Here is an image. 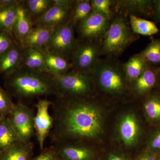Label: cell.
Returning a JSON list of instances; mask_svg holds the SVG:
<instances>
[{
	"mask_svg": "<svg viewBox=\"0 0 160 160\" xmlns=\"http://www.w3.org/2000/svg\"><path fill=\"white\" fill-rule=\"evenodd\" d=\"M18 2L17 0H0V9L11 6Z\"/></svg>",
	"mask_w": 160,
	"mask_h": 160,
	"instance_id": "obj_38",
	"label": "cell"
},
{
	"mask_svg": "<svg viewBox=\"0 0 160 160\" xmlns=\"http://www.w3.org/2000/svg\"><path fill=\"white\" fill-rule=\"evenodd\" d=\"M33 144L18 141L0 152V160H31Z\"/></svg>",
	"mask_w": 160,
	"mask_h": 160,
	"instance_id": "obj_19",
	"label": "cell"
},
{
	"mask_svg": "<svg viewBox=\"0 0 160 160\" xmlns=\"http://www.w3.org/2000/svg\"><path fill=\"white\" fill-rule=\"evenodd\" d=\"M23 48L17 43L0 57V74L9 76L21 68Z\"/></svg>",
	"mask_w": 160,
	"mask_h": 160,
	"instance_id": "obj_14",
	"label": "cell"
},
{
	"mask_svg": "<svg viewBox=\"0 0 160 160\" xmlns=\"http://www.w3.org/2000/svg\"><path fill=\"white\" fill-rule=\"evenodd\" d=\"M129 23L132 30L136 34L150 36L157 33L159 31L157 26L153 22L133 15H129Z\"/></svg>",
	"mask_w": 160,
	"mask_h": 160,
	"instance_id": "obj_24",
	"label": "cell"
},
{
	"mask_svg": "<svg viewBox=\"0 0 160 160\" xmlns=\"http://www.w3.org/2000/svg\"><path fill=\"white\" fill-rule=\"evenodd\" d=\"M18 141L8 117L0 116V152Z\"/></svg>",
	"mask_w": 160,
	"mask_h": 160,
	"instance_id": "obj_23",
	"label": "cell"
},
{
	"mask_svg": "<svg viewBox=\"0 0 160 160\" xmlns=\"http://www.w3.org/2000/svg\"><path fill=\"white\" fill-rule=\"evenodd\" d=\"M138 36L132 30L125 16H117L110 24L101 44L102 54L118 57L135 41Z\"/></svg>",
	"mask_w": 160,
	"mask_h": 160,
	"instance_id": "obj_3",
	"label": "cell"
},
{
	"mask_svg": "<svg viewBox=\"0 0 160 160\" xmlns=\"http://www.w3.org/2000/svg\"><path fill=\"white\" fill-rule=\"evenodd\" d=\"M90 1L89 0L75 1L72 9L70 21L72 24L77 25L80 22L88 16L92 11Z\"/></svg>",
	"mask_w": 160,
	"mask_h": 160,
	"instance_id": "obj_26",
	"label": "cell"
},
{
	"mask_svg": "<svg viewBox=\"0 0 160 160\" xmlns=\"http://www.w3.org/2000/svg\"><path fill=\"white\" fill-rule=\"evenodd\" d=\"M53 4L63 7L72 8L75 1L72 0H52Z\"/></svg>",
	"mask_w": 160,
	"mask_h": 160,
	"instance_id": "obj_35",
	"label": "cell"
},
{
	"mask_svg": "<svg viewBox=\"0 0 160 160\" xmlns=\"http://www.w3.org/2000/svg\"><path fill=\"white\" fill-rule=\"evenodd\" d=\"M107 160H128L126 158L120 155L116 154V153H112L109 155Z\"/></svg>",
	"mask_w": 160,
	"mask_h": 160,
	"instance_id": "obj_39",
	"label": "cell"
},
{
	"mask_svg": "<svg viewBox=\"0 0 160 160\" xmlns=\"http://www.w3.org/2000/svg\"><path fill=\"white\" fill-rule=\"evenodd\" d=\"M52 102L46 99L38 100L35 106L36 114L34 118L35 135L40 149H44L46 138L49 136L53 125V119L49 113V108Z\"/></svg>",
	"mask_w": 160,
	"mask_h": 160,
	"instance_id": "obj_10",
	"label": "cell"
},
{
	"mask_svg": "<svg viewBox=\"0 0 160 160\" xmlns=\"http://www.w3.org/2000/svg\"><path fill=\"white\" fill-rule=\"evenodd\" d=\"M149 65L141 53L132 56L126 63L122 64L126 79L134 82Z\"/></svg>",
	"mask_w": 160,
	"mask_h": 160,
	"instance_id": "obj_21",
	"label": "cell"
},
{
	"mask_svg": "<svg viewBox=\"0 0 160 160\" xmlns=\"http://www.w3.org/2000/svg\"><path fill=\"white\" fill-rule=\"evenodd\" d=\"M90 3L92 9L105 15L111 19L112 12L111 6L113 2V1L110 0H91Z\"/></svg>",
	"mask_w": 160,
	"mask_h": 160,
	"instance_id": "obj_31",
	"label": "cell"
},
{
	"mask_svg": "<svg viewBox=\"0 0 160 160\" xmlns=\"http://www.w3.org/2000/svg\"><path fill=\"white\" fill-rule=\"evenodd\" d=\"M54 78L60 95L79 98L87 96L91 91L90 73L73 70Z\"/></svg>",
	"mask_w": 160,
	"mask_h": 160,
	"instance_id": "obj_5",
	"label": "cell"
},
{
	"mask_svg": "<svg viewBox=\"0 0 160 160\" xmlns=\"http://www.w3.org/2000/svg\"><path fill=\"white\" fill-rule=\"evenodd\" d=\"M91 74L99 86L107 92L118 94L125 89L126 75L122 65L118 62L110 59H99Z\"/></svg>",
	"mask_w": 160,
	"mask_h": 160,
	"instance_id": "obj_4",
	"label": "cell"
},
{
	"mask_svg": "<svg viewBox=\"0 0 160 160\" xmlns=\"http://www.w3.org/2000/svg\"><path fill=\"white\" fill-rule=\"evenodd\" d=\"M48 73L53 77L65 74L72 68L69 59L49 51L46 47L42 48Z\"/></svg>",
	"mask_w": 160,
	"mask_h": 160,
	"instance_id": "obj_16",
	"label": "cell"
},
{
	"mask_svg": "<svg viewBox=\"0 0 160 160\" xmlns=\"http://www.w3.org/2000/svg\"><path fill=\"white\" fill-rule=\"evenodd\" d=\"M31 160H59L57 151L54 146L44 149L39 155Z\"/></svg>",
	"mask_w": 160,
	"mask_h": 160,
	"instance_id": "obj_33",
	"label": "cell"
},
{
	"mask_svg": "<svg viewBox=\"0 0 160 160\" xmlns=\"http://www.w3.org/2000/svg\"><path fill=\"white\" fill-rule=\"evenodd\" d=\"M33 27L32 18L26 8L25 1H19L16 19L12 31L13 38L16 42L21 46Z\"/></svg>",
	"mask_w": 160,
	"mask_h": 160,
	"instance_id": "obj_12",
	"label": "cell"
},
{
	"mask_svg": "<svg viewBox=\"0 0 160 160\" xmlns=\"http://www.w3.org/2000/svg\"><path fill=\"white\" fill-rule=\"evenodd\" d=\"M146 116L151 122L160 123V96H151L144 104Z\"/></svg>",
	"mask_w": 160,
	"mask_h": 160,
	"instance_id": "obj_28",
	"label": "cell"
},
{
	"mask_svg": "<svg viewBox=\"0 0 160 160\" xmlns=\"http://www.w3.org/2000/svg\"><path fill=\"white\" fill-rule=\"evenodd\" d=\"M102 54L98 41L81 40L77 44L71 58L73 70L91 74Z\"/></svg>",
	"mask_w": 160,
	"mask_h": 160,
	"instance_id": "obj_7",
	"label": "cell"
},
{
	"mask_svg": "<svg viewBox=\"0 0 160 160\" xmlns=\"http://www.w3.org/2000/svg\"><path fill=\"white\" fill-rule=\"evenodd\" d=\"M110 19L105 15L92 10L78 24V31L82 40L98 41L103 38L110 25Z\"/></svg>",
	"mask_w": 160,
	"mask_h": 160,
	"instance_id": "obj_9",
	"label": "cell"
},
{
	"mask_svg": "<svg viewBox=\"0 0 160 160\" xmlns=\"http://www.w3.org/2000/svg\"><path fill=\"white\" fill-rule=\"evenodd\" d=\"M6 77L7 85L21 99L61 95L54 77L47 72L22 68Z\"/></svg>",
	"mask_w": 160,
	"mask_h": 160,
	"instance_id": "obj_2",
	"label": "cell"
},
{
	"mask_svg": "<svg viewBox=\"0 0 160 160\" xmlns=\"http://www.w3.org/2000/svg\"><path fill=\"white\" fill-rule=\"evenodd\" d=\"M158 80H159L160 82V71L159 72L158 77Z\"/></svg>",
	"mask_w": 160,
	"mask_h": 160,
	"instance_id": "obj_40",
	"label": "cell"
},
{
	"mask_svg": "<svg viewBox=\"0 0 160 160\" xmlns=\"http://www.w3.org/2000/svg\"><path fill=\"white\" fill-rule=\"evenodd\" d=\"M154 14L157 19L160 22V0L155 1Z\"/></svg>",
	"mask_w": 160,
	"mask_h": 160,
	"instance_id": "obj_37",
	"label": "cell"
},
{
	"mask_svg": "<svg viewBox=\"0 0 160 160\" xmlns=\"http://www.w3.org/2000/svg\"><path fill=\"white\" fill-rule=\"evenodd\" d=\"M16 43L11 35L0 31V57L9 51Z\"/></svg>",
	"mask_w": 160,
	"mask_h": 160,
	"instance_id": "obj_32",
	"label": "cell"
},
{
	"mask_svg": "<svg viewBox=\"0 0 160 160\" xmlns=\"http://www.w3.org/2000/svg\"><path fill=\"white\" fill-rule=\"evenodd\" d=\"M149 152L157 156L160 155V129L152 138L149 145Z\"/></svg>",
	"mask_w": 160,
	"mask_h": 160,
	"instance_id": "obj_34",
	"label": "cell"
},
{
	"mask_svg": "<svg viewBox=\"0 0 160 160\" xmlns=\"http://www.w3.org/2000/svg\"><path fill=\"white\" fill-rule=\"evenodd\" d=\"M157 160H160V155L158 156L157 158Z\"/></svg>",
	"mask_w": 160,
	"mask_h": 160,
	"instance_id": "obj_41",
	"label": "cell"
},
{
	"mask_svg": "<svg viewBox=\"0 0 160 160\" xmlns=\"http://www.w3.org/2000/svg\"><path fill=\"white\" fill-rule=\"evenodd\" d=\"M13 105L9 93L0 86V116H8Z\"/></svg>",
	"mask_w": 160,
	"mask_h": 160,
	"instance_id": "obj_30",
	"label": "cell"
},
{
	"mask_svg": "<svg viewBox=\"0 0 160 160\" xmlns=\"http://www.w3.org/2000/svg\"><path fill=\"white\" fill-rule=\"evenodd\" d=\"M19 1L11 6L0 9V31L7 32L12 37Z\"/></svg>",
	"mask_w": 160,
	"mask_h": 160,
	"instance_id": "obj_25",
	"label": "cell"
},
{
	"mask_svg": "<svg viewBox=\"0 0 160 160\" xmlns=\"http://www.w3.org/2000/svg\"><path fill=\"white\" fill-rule=\"evenodd\" d=\"M155 1L149 0H130L118 1L120 8L129 13L137 16L138 15H151L154 14Z\"/></svg>",
	"mask_w": 160,
	"mask_h": 160,
	"instance_id": "obj_20",
	"label": "cell"
},
{
	"mask_svg": "<svg viewBox=\"0 0 160 160\" xmlns=\"http://www.w3.org/2000/svg\"><path fill=\"white\" fill-rule=\"evenodd\" d=\"M25 4L32 21L42 15L53 6L52 0H27Z\"/></svg>",
	"mask_w": 160,
	"mask_h": 160,
	"instance_id": "obj_27",
	"label": "cell"
},
{
	"mask_svg": "<svg viewBox=\"0 0 160 160\" xmlns=\"http://www.w3.org/2000/svg\"><path fill=\"white\" fill-rule=\"evenodd\" d=\"M22 68L48 73L42 48H23Z\"/></svg>",
	"mask_w": 160,
	"mask_h": 160,
	"instance_id": "obj_17",
	"label": "cell"
},
{
	"mask_svg": "<svg viewBox=\"0 0 160 160\" xmlns=\"http://www.w3.org/2000/svg\"><path fill=\"white\" fill-rule=\"evenodd\" d=\"M48 26H33L21 44L23 48H42L49 42L55 28Z\"/></svg>",
	"mask_w": 160,
	"mask_h": 160,
	"instance_id": "obj_15",
	"label": "cell"
},
{
	"mask_svg": "<svg viewBox=\"0 0 160 160\" xmlns=\"http://www.w3.org/2000/svg\"><path fill=\"white\" fill-rule=\"evenodd\" d=\"M59 160H93L94 154L92 149L82 145L69 143L55 144Z\"/></svg>",
	"mask_w": 160,
	"mask_h": 160,
	"instance_id": "obj_13",
	"label": "cell"
},
{
	"mask_svg": "<svg viewBox=\"0 0 160 160\" xmlns=\"http://www.w3.org/2000/svg\"><path fill=\"white\" fill-rule=\"evenodd\" d=\"M157 156L148 151L137 160H157Z\"/></svg>",
	"mask_w": 160,
	"mask_h": 160,
	"instance_id": "obj_36",
	"label": "cell"
},
{
	"mask_svg": "<svg viewBox=\"0 0 160 160\" xmlns=\"http://www.w3.org/2000/svg\"><path fill=\"white\" fill-rule=\"evenodd\" d=\"M34 116L33 110L21 102L14 104L7 116L21 142H31V139L35 134Z\"/></svg>",
	"mask_w": 160,
	"mask_h": 160,
	"instance_id": "obj_6",
	"label": "cell"
},
{
	"mask_svg": "<svg viewBox=\"0 0 160 160\" xmlns=\"http://www.w3.org/2000/svg\"><path fill=\"white\" fill-rule=\"evenodd\" d=\"M160 67L149 65L134 82L133 88L138 94H147L153 89L158 81Z\"/></svg>",
	"mask_w": 160,
	"mask_h": 160,
	"instance_id": "obj_18",
	"label": "cell"
},
{
	"mask_svg": "<svg viewBox=\"0 0 160 160\" xmlns=\"http://www.w3.org/2000/svg\"><path fill=\"white\" fill-rule=\"evenodd\" d=\"M51 106L53 125L49 136L55 144L69 139H91L102 130L99 111L88 102L60 95Z\"/></svg>",
	"mask_w": 160,
	"mask_h": 160,
	"instance_id": "obj_1",
	"label": "cell"
},
{
	"mask_svg": "<svg viewBox=\"0 0 160 160\" xmlns=\"http://www.w3.org/2000/svg\"><path fill=\"white\" fill-rule=\"evenodd\" d=\"M74 27L70 20L65 24L55 27L45 47L52 52L69 59L78 43Z\"/></svg>",
	"mask_w": 160,
	"mask_h": 160,
	"instance_id": "obj_8",
	"label": "cell"
},
{
	"mask_svg": "<svg viewBox=\"0 0 160 160\" xmlns=\"http://www.w3.org/2000/svg\"><path fill=\"white\" fill-rule=\"evenodd\" d=\"M120 132L126 145L129 146L133 144L139 132L137 121L133 116L128 115L123 118L120 125Z\"/></svg>",
	"mask_w": 160,
	"mask_h": 160,
	"instance_id": "obj_22",
	"label": "cell"
},
{
	"mask_svg": "<svg viewBox=\"0 0 160 160\" xmlns=\"http://www.w3.org/2000/svg\"><path fill=\"white\" fill-rule=\"evenodd\" d=\"M72 9L53 4L42 15L33 20V26L57 27L65 24L70 19Z\"/></svg>",
	"mask_w": 160,
	"mask_h": 160,
	"instance_id": "obj_11",
	"label": "cell"
},
{
	"mask_svg": "<svg viewBox=\"0 0 160 160\" xmlns=\"http://www.w3.org/2000/svg\"><path fill=\"white\" fill-rule=\"evenodd\" d=\"M140 53L149 65H160V40H152Z\"/></svg>",
	"mask_w": 160,
	"mask_h": 160,
	"instance_id": "obj_29",
	"label": "cell"
}]
</instances>
